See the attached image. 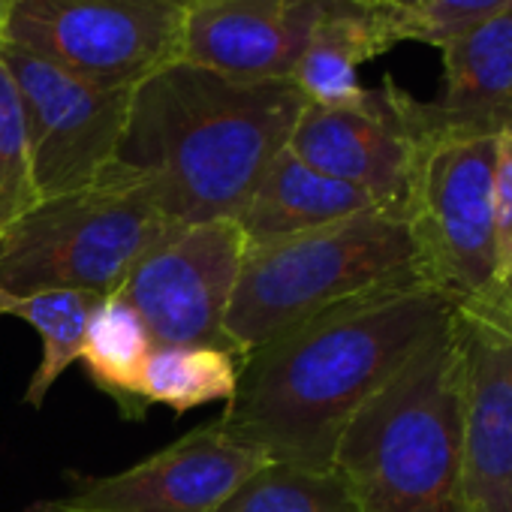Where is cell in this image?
Returning a JSON list of instances; mask_svg holds the SVG:
<instances>
[{
	"instance_id": "6da1fadb",
	"label": "cell",
	"mask_w": 512,
	"mask_h": 512,
	"mask_svg": "<svg viewBox=\"0 0 512 512\" xmlns=\"http://www.w3.org/2000/svg\"><path fill=\"white\" fill-rule=\"evenodd\" d=\"M452 311L455 302L428 281H404L287 326L238 359V389L217 416L220 431L272 461L332 467L356 410Z\"/></svg>"
},
{
	"instance_id": "7a4b0ae2",
	"label": "cell",
	"mask_w": 512,
	"mask_h": 512,
	"mask_svg": "<svg viewBox=\"0 0 512 512\" xmlns=\"http://www.w3.org/2000/svg\"><path fill=\"white\" fill-rule=\"evenodd\" d=\"M305 97L290 79H232L175 61L130 94L121 166L175 223L235 220L287 148Z\"/></svg>"
},
{
	"instance_id": "3957f363",
	"label": "cell",
	"mask_w": 512,
	"mask_h": 512,
	"mask_svg": "<svg viewBox=\"0 0 512 512\" xmlns=\"http://www.w3.org/2000/svg\"><path fill=\"white\" fill-rule=\"evenodd\" d=\"M332 467L359 512H470L452 317L356 410Z\"/></svg>"
},
{
	"instance_id": "277c9868",
	"label": "cell",
	"mask_w": 512,
	"mask_h": 512,
	"mask_svg": "<svg viewBox=\"0 0 512 512\" xmlns=\"http://www.w3.org/2000/svg\"><path fill=\"white\" fill-rule=\"evenodd\" d=\"M404 281L425 278L398 208L377 205L320 229L253 241L223 323L226 350L241 359L293 323Z\"/></svg>"
},
{
	"instance_id": "5b68a950",
	"label": "cell",
	"mask_w": 512,
	"mask_h": 512,
	"mask_svg": "<svg viewBox=\"0 0 512 512\" xmlns=\"http://www.w3.org/2000/svg\"><path fill=\"white\" fill-rule=\"evenodd\" d=\"M509 115L449 112L410 97L413 166L401 211L422 278L455 305L497 287L494 160Z\"/></svg>"
},
{
	"instance_id": "8992f818",
	"label": "cell",
	"mask_w": 512,
	"mask_h": 512,
	"mask_svg": "<svg viewBox=\"0 0 512 512\" xmlns=\"http://www.w3.org/2000/svg\"><path fill=\"white\" fill-rule=\"evenodd\" d=\"M169 223L175 220L160 211L148 181L112 163L100 181L40 199L0 232V287L19 296H115Z\"/></svg>"
},
{
	"instance_id": "52a82bcc",
	"label": "cell",
	"mask_w": 512,
	"mask_h": 512,
	"mask_svg": "<svg viewBox=\"0 0 512 512\" xmlns=\"http://www.w3.org/2000/svg\"><path fill=\"white\" fill-rule=\"evenodd\" d=\"M178 0H10L0 43L103 88H136L181 61Z\"/></svg>"
},
{
	"instance_id": "ba28073f",
	"label": "cell",
	"mask_w": 512,
	"mask_h": 512,
	"mask_svg": "<svg viewBox=\"0 0 512 512\" xmlns=\"http://www.w3.org/2000/svg\"><path fill=\"white\" fill-rule=\"evenodd\" d=\"M244 250L235 220L169 223L115 296L142 317L154 347H226L223 323Z\"/></svg>"
},
{
	"instance_id": "9c48e42d",
	"label": "cell",
	"mask_w": 512,
	"mask_h": 512,
	"mask_svg": "<svg viewBox=\"0 0 512 512\" xmlns=\"http://www.w3.org/2000/svg\"><path fill=\"white\" fill-rule=\"evenodd\" d=\"M10 70L40 199L82 190L118 160L133 88H103L0 43Z\"/></svg>"
},
{
	"instance_id": "30bf717a",
	"label": "cell",
	"mask_w": 512,
	"mask_h": 512,
	"mask_svg": "<svg viewBox=\"0 0 512 512\" xmlns=\"http://www.w3.org/2000/svg\"><path fill=\"white\" fill-rule=\"evenodd\" d=\"M464 497L470 512H512V284L452 311Z\"/></svg>"
},
{
	"instance_id": "8fae6325",
	"label": "cell",
	"mask_w": 512,
	"mask_h": 512,
	"mask_svg": "<svg viewBox=\"0 0 512 512\" xmlns=\"http://www.w3.org/2000/svg\"><path fill=\"white\" fill-rule=\"evenodd\" d=\"M266 461L260 449L223 434L211 419L133 467L79 476L55 500L79 512H214Z\"/></svg>"
},
{
	"instance_id": "7c38bea8",
	"label": "cell",
	"mask_w": 512,
	"mask_h": 512,
	"mask_svg": "<svg viewBox=\"0 0 512 512\" xmlns=\"http://www.w3.org/2000/svg\"><path fill=\"white\" fill-rule=\"evenodd\" d=\"M287 148L317 172L401 211L413 166L410 94L386 76L356 106L305 103Z\"/></svg>"
},
{
	"instance_id": "4fadbf2b",
	"label": "cell",
	"mask_w": 512,
	"mask_h": 512,
	"mask_svg": "<svg viewBox=\"0 0 512 512\" xmlns=\"http://www.w3.org/2000/svg\"><path fill=\"white\" fill-rule=\"evenodd\" d=\"M320 0H190L181 61L232 79H290Z\"/></svg>"
},
{
	"instance_id": "5bb4252c",
	"label": "cell",
	"mask_w": 512,
	"mask_h": 512,
	"mask_svg": "<svg viewBox=\"0 0 512 512\" xmlns=\"http://www.w3.org/2000/svg\"><path fill=\"white\" fill-rule=\"evenodd\" d=\"M398 43H404V34L386 0H320L290 82L305 103L356 106L368 94L359 67Z\"/></svg>"
},
{
	"instance_id": "9a60e30c",
	"label": "cell",
	"mask_w": 512,
	"mask_h": 512,
	"mask_svg": "<svg viewBox=\"0 0 512 512\" xmlns=\"http://www.w3.org/2000/svg\"><path fill=\"white\" fill-rule=\"evenodd\" d=\"M368 208H377L368 193L317 172L290 148H284L269 163L235 223L241 226L247 244H253L320 229Z\"/></svg>"
},
{
	"instance_id": "2e32d148",
	"label": "cell",
	"mask_w": 512,
	"mask_h": 512,
	"mask_svg": "<svg viewBox=\"0 0 512 512\" xmlns=\"http://www.w3.org/2000/svg\"><path fill=\"white\" fill-rule=\"evenodd\" d=\"M154 350V338L148 335L142 317L121 296L97 299L85 326L79 362L127 419H142L148 410L145 371Z\"/></svg>"
},
{
	"instance_id": "e0dca14e",
	"label": "cell",
	"mask_w": 512,
	"mask_h": 512,
	"mask_svg": "<svg viewBox=\"0 0 512 512\" xmlns=\"http://www.w3.org/2000/svg\"><path fill=\"white\" fill-rule=\"evenodd\" d=\"M443 91L434 103L467 115L512 112V0L467 37L440 49Z\"/></svg>"
},
{
	"instance_id": "ac0fdd59",
	"label": "cell",
	"mask_w": 512,
	"mask_h": 512,
	"mask_svg": "<svg viewBox=\"0 0 512 512\" xmlns=\"http://www.w3.org/2000/svg\"><path fill=\"white\" fill-rule=\"evenodd\" d=\"M94 305H97L94 296L70 293V290L19 296V293H10L0 287V317H16V320L28 323L43 341L40 365L25 392V404H31L34 410L43 407L52 386L79 359L82 341H85V326H88Z\"/></svg>"
},
{
	"instance_id": "d6986e66",
	"label": "cell",
	"mask_w": 512,
	"mask_h": 512,
	"mask_svg": "<svg viewBox=\"0 0 512 512\" xmlns=\"http://www.w3.org/2000/svg\"><path fill=\"white\" fill-rule=\"evenodd\" d=\"M214 512H359L335 467L266 461Z\"/></svg>"
},
{
	"instance_id": "ffe728a7",
	"label": "cell",
	"mask_w": 512,
	"mask_h": 512,
	"mask_svg": "<svg viewBox=\"0 0 512 512\" xmlns=\"http://www.w3.org/2000/svg\"><path fill=\"white\" fill-rule=\"evenodd\" d=\"M238 389V356L226 347H157L145 371V401L190 413L196 407L229 404Z\"/></svg>"
},
{
	"instance_id": "44dd1931",
	"label": "cell",
	"mask_w": 512,
	"mask_h": 512,
	"mask_svg": "<svg viewBox=\"0 0 512 512\" xmlns=\"http://www.w3.org/2000/svg\"><path fill=\"white\" fill-rule=\"evenodd\" d=\"M40 202L25 118L10 70L0 61V232Z\"/></svg>"
},
{
	"instance_id": "7402d4cb",
	"label": "cell",
	"mask_w": 512,
	"mask_h": 512,
	"mask_svg": "<svg viewBox=\"0 0 512 512\" xmlns=\"http://www.w3.org/2000/svg\"><path fill=\"white\" fill-rule=\"evenodd\" d=\"M386 4L401 25L404 43L443 49L485 25L509 0H386Z\"/></svg>"
},
{
	"instance_id": "603a6c76",
	"label": "cell",
	"mask_w": 512,
	"mask_h": 512,
	"mask_svg": "<svg viewBox=\"0 0 512 512\" xmlns=\"http://www.w3.org/2000/svg\"><path fill=\"white\" fill-rule=\"evenodd\" d=\"M494 253L497 284H512V115L497 136L494 160Z\"/></svg>"
},
{
	"instance_id": "cb8c5ba5",
	"label": "cell",
	"mask_w": 512,
	"mask_h": 512,
	"mask_svg": "<svg viewBox=\"0 0 512 512\" xmlns=\"http://www.w3.org/2000/svg\"><path fill=\"white\" fill-rule=\"evenodd\" d=\"M25 512H79V509H70L58 500H40V503H31Z\"/></svg>"
},
{
	"instance_id": "d4e9b609",
	"label": "cell",
	"mask_w": 512,
	"mask_h": 512,
	"mask_svg": "<svg viewBox=\"0 0 512 512\" xmlns=\"http://www.w3.org/2000/svg\"><path fill=\"white\" fill-rule=\"evenodd\" d=\"M7 13H10V0H0V37H4V25H7Z\"/></svg>"
},
{
	"instance_id": "484cf974",
	"label": "cell",
	"mask_w": 512,
	"mask_h": 512,
	"mask_svg": "<svg viewBox=\"0 0 512 512\" xmlns=\"http://www.w3.org/2000/svg\"><path fill=\"white\" fill-rule=\"evenodd\" d=\"M178 4H184V7H187V4H190V0H178Z\"/></svg>"
}]
</instances>
